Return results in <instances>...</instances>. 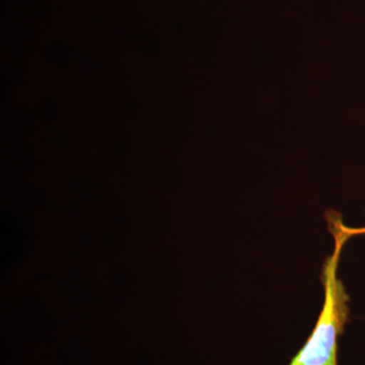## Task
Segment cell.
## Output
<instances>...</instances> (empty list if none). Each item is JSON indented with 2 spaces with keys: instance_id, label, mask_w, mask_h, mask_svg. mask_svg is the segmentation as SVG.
I'll return each mask as SVG.
<instances>
[{
  "instance_id": "1",
  "label": "cell",
  "mask_w": 365,
  "mask_h": 365,
  "mask_svg": "<svg viewBox=\"0 0 365 365\" xmlns=\"http://www.w3.org/2000/svg\"><path fill=\"white\" fill-rule=\"evenodd\" d=\"M327 222L335 239V249L327 257L322 271L321 281L325 289L323 309L313 332L288 365H338V340L349 322V297L338 278V265L345 242L352 235L364 234L365 228L345 227L336 212L327 213Z\"/></svg>"
}]
</instances>
